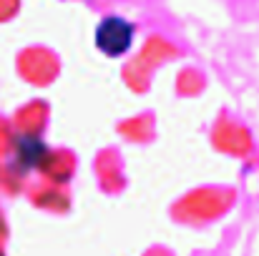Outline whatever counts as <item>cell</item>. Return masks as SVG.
<instances>
[{
  "label": "cell",
  "mask_w": 259,
  "mask_h": 256,
  "mask_svg": "<svg viewBox=\"0 0 259 256\" xmlns=\"http://www.w3.org/2000/svg\"><path fill=\"white\" fill-rule=\"evenodd\" d=\"M134 23L118 15H108L96 28V48L106 53L108 58H118L131 50L134 45Z\"/></svg>",
  "instance_id": "6da1fadb"
}]
</instances>
